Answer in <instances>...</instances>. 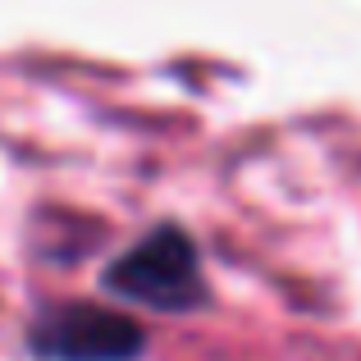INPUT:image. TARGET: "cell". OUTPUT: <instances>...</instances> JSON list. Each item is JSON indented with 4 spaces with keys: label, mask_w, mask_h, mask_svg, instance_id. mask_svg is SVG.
Here are the masks:
<instances>
[{
    "label": "cell",
    "mask_w": 361,
    "mask_h": 361,
    "mask_svg": "<svg viewBox=\"0 0 361 361\" xmlns=\"http://www.w3.org/2000/svg\"><path fill=\"white\" fill-rule=\"evenodd\" d=\"M27 348L42 361H137L147 334L133 316L97 302L46 307L27 329Z\"/></svg>",
    "instance_id": "7a4b0ae2"
},
{
    "label": "cell",
    "mask_w": 361,
    "mask_h": 361,
    "mask_svg": "<svg viewBox=\"0 0 361 361\" xmlns=\"http://www.w3.org/2000/svg\"><path fill=\"white\" fill-rule=\"evenodd\" d=\"M101 283L115 298L151 311H192L206 302V274L197 243L174 224H160V229L142 233L133 247H123L106 265Z\"/></svg>",
    "instance_id": "6da1fadb"
}]
</instances>
